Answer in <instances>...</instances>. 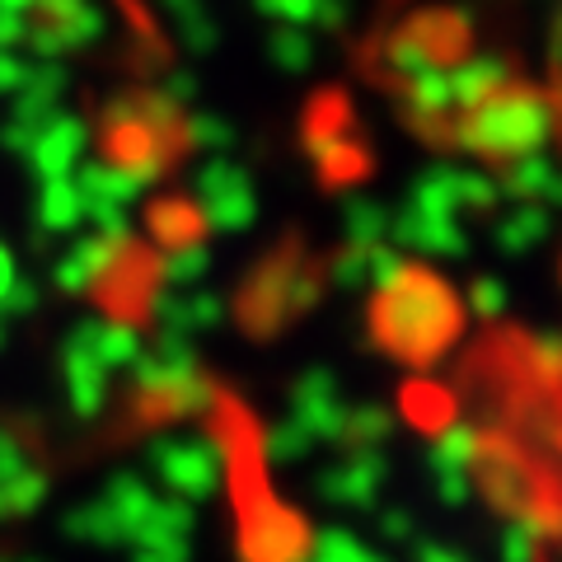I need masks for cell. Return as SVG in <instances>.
Listing matches in <instances>:
<instances>
[{
    "instance_id": "cell-1",
    "label": "cell",
    "mask_w": 562,
    "mask_h": 562,
    "mask_svg": "<svg viewBox=\"0 0 562 562\" xmlns=\"http://www.w3.org/2000/svg\"><path fill=\"white\" fill-rule=\"evenodd\" d=\"M80 286L113 314L117 324H140L155 305L160 286V258L146 254L132 239H117L113 249H94L80 272Z\"/></svg>"
},
{
    "instance_id": "cell-2",
    "label": "cell",
    "mask_w": 562,
    "mask_h": 562,
    "mask_svg": "<svg viewBox=\"0 0 562 562\" xmlns=\"http://www.w3.org/2000/svg\"><path fill=\"white\" fill-rule=\"evenodd\" d=\"M150 235L165 249H188L198 239V225H192V211H183V202H160L150 211Z\"/></svg>"
}]
</instances>
